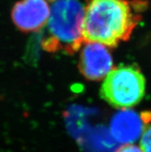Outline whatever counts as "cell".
Returning a JSON list of instances; mask_svg holds the SVG:
<instances>
[{
	"label": "cell",
	"instance_id": "6da1fadb",
	"mask_svg": "<svg viewBox=\"0 0 151 152\" xmlns=\"http://www.w3.org/2000/svg\"><path fill=\"white\" fill-rule=\"evenodd\" d=\"M147 7L146 0H87L82 28L85 42L113 48L127 41Z\"/></svg>",
	"mask_w": 151,
	"mask_h": 152
},
{
	"label": "cell",
	"instance_id": "277c9868",
	"mask_svg": "<svg viewBox=\"0 0 151 152\" xmlns=\"http://www.w3.org/2000/svg\"><path fill=\"white\" fill-rule=\"evenodd\" d=\"M80 49L79 69L86 79L101 80L113 69V57L105 45L96 42H85Z\"/></svg>",
	"mask_w": 151,
	"mask_h": 152
},
{
	"label": "cell",
	"instance_id": "8992f818",
	"mask_svg": "<svg viewBox=\"0 0 151 152\" xmlns=\"http://www.w3.org/2000/svg\"><path fill=\"white\" fill-rule=\"evenodd\" d=\"M150 121V111L138 113L132 110H120L111 120V134L118 142L124 145L133 144L141 137Z\"/></svg>",
	"mask_w": 151,
	"mask_h": 152
},
{
	"label": "cell",
	"instance_id": "ba28073f",
	"mask_svg": "<svg viewBox=\"0 0 151 152\" xmlns=\"http://www.w3.org/2000/svg\"><path fill=\"white\" fill-rule=\"evenodd\" d=\"M115 152H143L140 147L133 144H127L120 147Z\"/></svg>",
	"mask_w": 151,
	"mask_h": 152
},
{
	"label": "cell",
	"instance_id": "5b68a950",
	"mask_svg": "<svg viewBox=\"0 0 151 152\" xmlns=\"http://www.w3.org/2000/svg\"><path fill=\"white\" fill-rule=\"evenodd\" d=\"M50 8L47 0H19L12 8L11 19L22 32H38L46 26Z\"/></svg>",
	"mask_w": 151,
	"mask_h": 152
},
{
	"label": "cell",
	"instance_id": "7a4b0ae2",
	"mask_svg": "<svg viewBox=\"0 0 151 152\" xmlns=\"http://www.w3.org/2000/svg\"><path fill=\"white\" fill-rule=\"evenodd\" d=\"M84 6L79 0H55L50 8L43 50L50 53L73 54L85 42L82 28Z\"/></svg>",
	"mask_w": 151,
	"mask_h": 152
},
{
	"label": "cell",
	"instance_id": "3957f363",
	"mask_svg": "<svg viewBox=\"0 0 151 152\" xmlns=\"http://www.w3.org/2000/svg\"><path fill=\"white\" fill-rule=\"evenodd\" d=\"M145 90V77L140 69L135 66H122L107 74L100 96L113 107L130 108L141 101Z\"/></svg>",
	"mask_w": 151,
	"mask_h": 152
},
{
	"label": "cell",
	"instance_id": "52a82bcc",
	"mask_svg": "<svg viewBox=\"0 0 151 152\" xmlns=\"http://www.w3.org/2000/svg\"><path fill=\"white\" fill-rule=\"evenodd\" d=\"M140 148L143 152H151V126L146 127L142 134Z\"/></svg>",
	"mask_w": 151,
	"mask_h": 152
}]
</instances>
